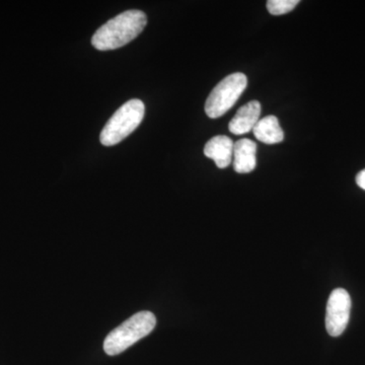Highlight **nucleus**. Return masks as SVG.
Returning a JSON list of instances; mask_svg holds the SVG:
<instances>
[{
	"label": "nucleus",
	"mask_w": 365,
	"mask_h": 365,
	"mask_svg": "<svg viewBox=\"0 0 365 365\" xmlns=\"http://www.w3.org/2000/svg\"><path fill=\"white\" fill-rule=\"evenodd\" d=\"M146 24L148 18L143 11H124L98 29L91 38V44L100 51L123 47L143 32Z\"/></svg>",
	"instance_id": "f257e3e1"
},
{
	"label": "nucleus",
	"mask_w": 365,
	"mask_h": 365,
	"mask_svg": "<svg viewBox=\"0 0 365 365\" xmlns=\"http://www.w3.org/2000/svg\"><path fill=\"white\" fill-rule=\"evenodd\" d=\"M144 114L145 107L143 101L130 100L125 103L110 118L101 132V143L105 146H113L123 141L136 130L143 122Z\"/></svg>",
	"instance_id": "7ed1b4c3"
},
{
	"label": "nucleus",
	"mask_w": 365,
	"mask_h": 365,
	"mask_svg": "<svg viewBox=\"0 0 365 365\" xmlns=\"http://www.w3.org/2000/svg\"><path fill=\"white\" fill-rule=\"evenodd\" d=\"M257 145L254 141L244 138L234 145V170L239 174L253 172L257 165Z\"/></svg>",
	"instance_id": "6e6552de"
},
{
	"label": "nucleus",
	"mask_w": 365,
	"mask_h": 365,
	"mask_svg": "<svg viewBox=\"0 0 365 365\" xmlns=\"http://www.w3.org/2000/svg\"><path fill=\"white\" fill-rule=\"evenodd\" d=\"M157 318L151 312H139L115 328L104 341V350L110 356L121 354L155 330Z\"/></svg>",
	"instance_id": "f03ea898"
},
{
	"label": "nucleus",
	"mask_w": 365,
	"mask_h": 365,
	"mask_svg": "<svg viewBox=\"0 0 365 365\" xmlns=\"http://www.w3.org/2000/svg\"><path fill=\"white\" fill-rule=\"evenodd\" d=\"M351 297L343 288H336L327 304L326 329L329 335L339 337L349 323Z\"/></svg>",
	"instance_id": "39448f33"
},
{
	"label": "nucleus",
	"mask_w": 365,
	"mask_h": 365,
	"mask_svg": "<svg viewBox=\"0 0 365 365\" xmlns=\"http://www.w3.org/2000/svg\"><path fill=\"white\" fill-rule=\"evenodd\" d=\"M261 104L258 101H252L237 110V114L228 125V129L235 135H242L253 130L260 120Z\"/></svg>",
	"instance_id": "423d86ee"
},
{
	"label": "nucleus",
	"mask_w": 365,
	"mask_h": 365,
	"mask_svg": "<svg viewBox=\"0 0 365 365\" xmlns=\"http://www.w3.org/2000/svg\"><path fill=\"white\" fill-rule=\"evenodd\" d=\"M299 0H269L267 9L272 16H282L294 11Z\"/></svg>",
	"instance_id": "9d476101"
},
{
	"label": "nucleus",
	"mask_w": 365,
	"mask_h": 365,
	"mask_svg": "<svg viewBox=\"0 0 365 365\" xmlns=\"http://www.w3.org/2000/svg\"><path fill=\"white\" fill-rule=\"evenodd\" d=\"M356 184L360 188L365 190V170L359 173L356 176Z\"/></svg>",
	"instance_id": "9b49d317"
},
{
	"label": "nucleus",
	"mask_w": 365,
	"mask_h": 365,
	"mask_svg": "<svg viewBox=\"0 0 365 365\" xmlns=\"http://www.w3.org/2000/svg\"><path fill=\"white\" fill-rule=\"evenodd\" d=\"M248 86L244 73L230 74L213 88L205 104V112L211 119L223 116L237 102Z\"/></svg>",
	"instance_id": "20e7f679"
},
{
	"label": "nucleus",
	"mask_w": 365,
	"mask_h": 365,
	"mask_svg": "<svg viewBox=\"0 0 365 365\" xmlns=\"http://www.w3.org/2000/svg\"><path fill=\"white\" fill-rule=\"evenodd\" d=\"M253 133L259 141L265 144L280 143L284 139V132L275 116H267L259 120L254 127Z\"/></svg>",
	"instance_id": "1a4fd4ad"
},
{
	"label": "nucleus",
	"mask_w": 365,
	"mask_h": 365,
	"mask_svg": "<svg viewBox=\"0 0 365 365\" xmlns=\"http://www.w3.org/2000/svg\"><path fill=\"white\" fill-rule=\"evenodd\" d=\"M234 145V141L230 137L215 136L206 143L204 155L210 160H215L217 168L225 169L232 162Z\"/></svg>",
	"instance_id": "0eeeda50"
}]
</instances>
